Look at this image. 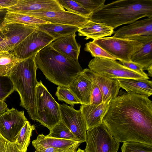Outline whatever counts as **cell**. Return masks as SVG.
<instances>
[{
  "label": "cell",
  "instance_id": "6da1fadb",
  "mask_svg": "<svg viewBox=\"0 0 152 152\" xmlns=\"http://www.w3.org/2000/svg\"><path fill=\"white\" fill-rule=\"evenodd\" d=\"M102 123L119 142L152 145V102L147 96L126 92L111 100Z\"/></svg>",
  "mask_w": 152,
  "mask_h": 152
},
{
  "label": "cell",
  "instance_id": "7a4b0ae2",
  "mask_svg": "<svg viewBox=\"0 0 152 152\" xmlns=\"http://www.w3.org/2000/svg\"><path fill=\"white\" fill-rule=\"evenodd\" d=\"M152 17V0H119L104 4L89 20L113 28Z\"/></svg>",
  "mask_w": 152,
  "mask_h": 152
},
{
  "label": "cell",
  "instance_id": "3957f363",
  "mask_svg": "<svg viewBox=\"0 0 152 152\" xmlns=\"http://www.w3.org/2000/svg\"><path fill=\"white\" fill-rule=\"evenodd\" d=\"M35 61L46 78L58 86L68 87L83 69L78 60L59 53L50 44L36 54Z\"/></svg>",
  "mask_w": 152,
  "mask_h": 152
},
{
  "label": "cell",
  "instance_id": "277c9868",
  "mask_svg": "<svg viewBox=\"0 0 152 152\" xmlns=\"http://www.w3.org/2000/svg\"><path fill=\"white\" fill-rule=\"evenodd\" d=\"M36 55L19 59L12 69L9 77L15 91L20 96V105L26 110L30 118L34 121L36 118V93L38 82L36 77Z\"/></svg>",
  "mask_w": 152,
  "mask_h": 152
},
{
  "label": "cell",
  "instance_id": "5b68a950",
  "mask_svg": "<svg viewBox=\"0 0 152 152\" xmlns=\"http://www.w3.org/2000/svg\"><path fill=\"white\" fill-rule=\"evenodd\" d=\"M36 121L50 130L61 120L59 104L40 80L36 93Z\"/></svg>",
  "mask_w": 152,
  "mask_h": 152
},
{
  "label": "cell",
  "instance_id": "8992f818",
  "mask_svg": "<svg viewBox=\"0 0 152 152\" xmlns=\"http://www.w3.org/2000/svg\"><path fill=\"white\" fill-rule=\"evenodd\" d=\"M88 66L92 72L110 79L130 78L148 79L114 60L101 57H95L90 61Z\"/></svg>",
  "mask_w": 152,
  "mask_h": 152
},
{
  "label": "cell",
  "instance_id": "52a82bcc",
  "mask_svg": "<svg viewBox=\"0 0 152 152\" xmlns=\"http://www.w3.org/2000/svg\"><path fill=\"white\" fill-rule=\"evenodd\" d=\"M117 60L131 61L132 55L139 50L142 43L135 40L105 37L93 41Z\"/></svg>",
  "mask_w": 152,
  "mask_h": 152
},
{
  "label": "cell",
  "instance_id": "ba28073f",
  "mask_svg": "<svg viewBox=\"0 0 152 152\" xmlns=\"http://www.w3.org/2000/svg\"><path fill=\"white\" fill-rule=\"evenodd\" d=\"M85 152H117L120 142L102 123L87 131Z\"/></svg>",
  "mask_w": 152,
  "mask_h": 152
},
{
  "label": "cell",
  "instance_id": "9c48e42d",
  "mask_svg": "<svg viewBox=\"0 0 152 152\" xmlns=\"http://www.w3.org/2000/svg\"><path fill=\"white\" fill-rule=\"evenodd\" d=\"M55 39L46 33L37 29L26 37L11 53L18 59H26L36 54Z\"/></svg>",
  "mask_w": 152,
  "mask_h": 152
},
{
  "label": "cell",
  "instance_id": "30bf717a",
  "mask_svg": "<svg viewBox=\"0 0 152 152\" xmlns=\"http://www.w3.org/2000/svg\"><path fill=\"white\" fill-rule=\"evenodd\" d=\"M37 26L17 23L5 24L1 28L5 37L0 42V52H11L26 37L37 29Z\"/></svg>",
  "mask_w": 152,
  "mask_h": 152
},
{
  "label": "cell",
  "instance_id": "8fae6325",
  "mask_svg": "<svg viewBox=\"0 0 152 152\" xmlns=\"http://www.w3.org/2000/svg\"><path fill=\"white\" fill-rule=\"evenodd\" d=\"M23 111L12 108L0 116V135L4 138L15 143L20 130L27 121Z\"/></svg>",
  "mask_w": 152,
  "mask_h": 152
},
{
  "label": "cell",
  "instance_id": "7c38bea8",
  "mask_svg": "<svg viewBox=\"0 0 152 152\" xmlns=\"http://www.w3.org/2000/svg\"><path fill=\"white\" fill-rule=\"evenodd\" d=\"M62 122L79 140L80 143L86 142L87 126L80 110L63 103L59 104Z\"/></svg>",
  "mask_w": 152,
  "mask_h": 152
},
{
  "label": "cell",
  "instance_id": "4fadbf2b",
  "mask_svg": "<svg viewBox=\"0 0 152 152\" xmlns=\"http://www.w3.org/2000/svg\"><path fill=\"white\" fill-rule=\"evenodd\" d=\"M19 13L38 18L50 23L71 25L79 28L89 20V18L66 10L39 11Z\"/></svg>",
  "mask_w": 152,
  "mask_h": 152
},
{
  "label": "cell",
  "instance_id": "5bb4252c",
  "mask_svg": "<svg viewBox=\"0 0 152 152\" xmlns=\"http://www.w3.org/2000/svg\"><path fill=\"white\" fill-rule=\"evenodd\" d=\"M152 35V17L137 20L114 32L113 37L133 40L142 36Z\"/></svg>",
  "mask_w": 152,
  "mask_h": 152
},
{
  "label": "cell",
  "instance_id": "9a60e30c",
  "mask_svg": "<svg viewBox=\"0 0 152 152\" xmlns=\"http://www.w3.org/2000/svg\"><path fill=\"white\" fill-rule=\"evenodd\" d=\"M8 12H14L39 11H65L57 0H18L15 5L7 9Z\"/></svg>",
  "mask_w": 152,
  "mask_h": 152
},
{
  "label": "cell",
  "instance_id": "2e32d148",
  "mask_svg": "<svg viewBox=\"0 0 152 152\" xmlns=\"http://www.w3.org/2000/svg\"><path fill=\"white\" fill-rule=\"evenodd\" d=\"M133 40L142 43L140 49L132 56L131 61L139 64L143 70L148 71L147 75L152 77V35H147L137 37Z\"/></svg>",
  "mask_w": 152,
  "mask_h": 152
},
{
  "label": "cell",
  "instance_id": "e0dca14e",
  "mask_svg": "<svg viewBox=\"0 0 152 152\" xmlns=\"http://www.w3.org/2000/svg\"><path fill=\"white\" fill-rule=\"evenodd\" d=\"M92 86V81L85 69L75 78L68 88L83 105L90 104Z\"/></svg>",
  "mask_w": 152,
  "mask_h": 152
},
{
  "label": "cell",
  "instance_id": "ac0fdd59",
  "mask_svg": "<svg viewBox=\"0 0 152 152\" xmlns=\"http://www.w3.org/2000/svg\"><path fill=\"white\" fill-rule=\"evenodd\" d=\"M89 77L99 88L102 96L103 102H109L118 95L121 87L117 79H110L99 75L86 69Z\"/></svg>",
  "mask_w": 152,
  "mask_h": 152
},
{
  "label": "cell",
  "instance_id": "d6986e66",
  "mask_svg": "<svg viewBox=\"0 0 152 152\" xmlns=\"http://www.w3.org/2000/svg\"><path fill=\"white\" fill-rule=\"evenodd\" d=\"M109 102H103L97 106L90 104L80 106V110L86 121L87 130L102 124L103 118L108 109Z\"/></svg>",
  "mask_w": 152,
  "mask_h": 152
},
{
  "label": "cell",
  "instance_id": "ffe728a7",
  "mask_svg": "<svg viewBox=\"0 0 152 152\" xmlns=\"http://www.w3.org/2000/svg\"><path fill=\"white\" fill-rule=\"evenodd\" d=\"M75 33L64 37L52 42L50 45L55 50L75 60H78L81 46L76 39Z\"/></svg>",
  "mask_w": 152,
  "mask_h": 152
},
{
  "label": "cell",
  "instance_id": "44dd1931",
  "mask_svg": "<svg viewBox=\"0 0 152 152\" xmlns=\"http://www.w3.org/2000/svg\"><path fill=\"white\" fill-rule=\"evenodd\" d=\"M77 31L79 36L86 37L85 39L93 40L111 36L114 32L113 28L89 20Z\"/></svg>",
  "mask_w": 152,
  "mask_h": 152
},
{
  "label": "cell",
  "instance_id": "7402d4cb",
  "mask_svg": "<svg viewBox=\"0 0 152 152\" xmlns=\"http://www.w3.org/2000/svg\"><path fill=\"white\" fill-rule=\"evenodd\" d=\"M121 88L127 92L143 95L148 97L152 94V82L148 79L130 78L117 79Z\"/></svg>",
  "mask_w": 152,
  "mask_h": 152
},
{
  "label": "cell",
  "instance_id": "603a6c76",
  "mask_svg": "<svg viewBox=\"0 0 152 152\" xmlns=\"http://www.w3.org/2000/svg\"><path fill=\"white\" fill-rule=\"evenodd\" d=\"M81 143L72 140L47 137L43 134H39L32 141V145H40L66 150L77 151Z\"/></svg>",
  "mask_w": 152,
  "mask_h": 152
},
{
  "label": "cell",
  "instance_id": "cb8c5ba5",
  "mask_svg": "<svg viewBox=\"0 0 152 152\" xmlns=\"http://www.w3.org/2000/svg\"><path fill=\"white\" fill-rule=\"evenodd\" d=\"M37 28L46 33L55 40L75 33L79 28L71 25L50 23L37 25Z\"/></svg>",
  "mask_w": 152,
  "mask_h": 152
},
{
  "label": "cell",
  "instance_id": "d4e9b609",
  "mask_svg": "<svg viewBox=\"0 0 152 152\" xmlns=\"http://www.w3.org/2000/svg\"><path fill=\"white\" fill-rule=\"evenodd\" d=\"M5 24L17 23L27 25L37 26L50 23L39 18L26 14L8 12L5 17Z\"/></svg>",
  "mask_w": 152,
  "mask_h": 152
},
{
  "label": "cell",
  "instance_id": "484cf974",
  "mask_svg": "<svg viewBox=\"0 0 152 152\" xmlns=\"http://www.w3.org/2000/svg\"><path fill=\"white\" fill-rule=\"evenodd\" d=\"M35 129L34 125H31L27 120L25 122L15 142L20 152H27L30 142L32 132Z\"/></svg>",
  "mask_w": 152,
  "mask_h": 152
},
{
  "label": "cell",
  "instance_id": "4316f807",
  "mask_svg": "<svg viewBox=\"0 0 152 152\" xmlns=\"http://www.w3.org/2000/svg\"><path fill=\"white\" fill-rule=\"evenodd\" d=\"M18 61L11 53L0 52V75L9 77L12 69Z\"/></svg>",
  "mask_w": 152,
  "mask_h": 152
},
{
  "label": "cell",
  "instance_id": "83f0119b",
  "mask_svg": "<svg viewBox=\"0 0 152 152\" xmlns=\"http://www.w3.org/2000/svg\"><path fill=\"white\" fill-rule=\"evenodd\" d=\"M50 131L49 134L46 135L47 137L72 140L80 143L79 140L61 120Z\"/></svg>",
  "mask_w": 152,
  "mask_h": 152
},
{
  "label": "cell",
  "instance_id": "f1b7e54d",
  "mask_svg": "<svg viewBox=\"0 0 152 152\" xmlns=\"http://www.w3.org/2000/svg\"><path fill=\"white\" fill-rule=\"evenodd\" d=\"M60 5L67 11L89 18L93 13L85 9L80 3L75 0H57Z\"/></svg>",
  "mask_w": 152,
  "mask_h": 152
},
{
  "label": "cell",
  "instance_id": "f546056e",
  "mask_svg": "<svg viewBox=\"0 0 152 152\" xmlns=\"http://www.w3.org/2000/svg\"><path fill=\"white\" fill-rule=\"evenodd\" d=\"M56 95L59 101H63L71 106L81 104L80 102L68 87L58 86Z\"/></svg>",
  "mask_w": 152,
  "mask_h": 152
},
{
  "label": "cell",
  "instance_id": "4dcf8cb0",
  "mask_svg": "<svg viewBox=\"0 0 152 152\" xmlns=\"http://www.w3.org/2000/svg\"><path fill=\"white\" fill-rule=\"evenodd\" d=\"M121 152H152V145L141 142L127 141L121 147Z\"/></svg>",
  "mask_w": 152,
  "mask_h": 152
},
{
  "label": "cell",
  "instance_id": "1f68e13d",
  "mask_svg": "<svg viewBox=\"0 0 152 152\" xmlns=\"http://www.w3.org/2000/svg\"><path fill=\"white\" fill-rule=\"evenodd\" d=\"M84 50L89 52L92 56L94 58L98 57L114 60H117L114 56L109 54L93 41H90L85 44Z\"/></svg>",
  "mask_w": 152,
  "mask_h": 152
},
{
  "label": "cell",
  "instance_id": "d6a6232c",
  "mask_svg": "<svg viewBox=\"0 0 152 152\" xmlns=\"http://www.w3.org/2000/svg\"><path fill=\"white\" fill-rule=\"evenodd\" d=\"M14 91L13 83L9 77L0 75V101H4Z\"/></svg>",
  "mask_w": 152,
  "mask_h": 152
},
{
  "label": "cell",
  "instance_id": "836d02e7",
  "mask_svg": "<svg viewBox=\"0 0 152 152\" xmlns=\"http://www.w3.org/2000/svg\"><path fill=\"white\" fill-rule=\"evenodd\" d=\"M80 3L85 9L94 12L102 7L104 4L105 0H75Z\"/></svg>",
  "mask_w": 152,
  "mask_h": 152
},
{
  "label": "cell",
  "instance_id": "e575fe53",
  "mask_svg": "<svg viewBox=\"0 0 152 152\" xmlns=\"http://www.w3.org/2000/svg\"><path fill=\"white\" fill-rule=\"evenodd\" d=\"M91 80L92 86L90 104L97 106L103 103L102 96L98 86L94 81Z\"/></svg>",
  "mask_w": 152,
  "mask_h": 152
},
{
  "label": "cell",
  "instance_id": "d590c367",
  "mask_svg": "<svg viewBox=\"0 0 152 152\" xmlns=\"http://www.w3.org/2000/svg\"><path fill=\"white\" fill-rule=\"evenodd\" d=\"M0 152H20L15 143L11 142L0 135Z\"/></svg>",
  "mask_w": 152,
  "mask_h": 152
},
{
  "label": "cell",
  "instance_id": "8d00e7d4",
  "mask_svg": "<svg viewBox=\"0 0 152 152\" xmlns=\"http://www.w3.org/2000/svg\"><path fill=\"white\" fill-rule=\"evenodd\" d=\"M119 61V63L127 68L146 77L149 78L147 74L144 71L143 67L139 64L131 61L128 62L121 60Z\"/></svg>",
  "mask_w": 152,
  "mask_h": 152
},
{
  "label": "cell",
  "instance_id": "74e56055",
  "mask_svg": "<svg viewBox=\"0 0 152 152\" xmlns=\"http://www.w3.org/2000/svg\"><path fill=\"white\" fill-rule=\"evenodd\" d=\"M35 152H76L77 151L66 150L45 146L40 145L34 144Z\"/></svg>",
  "mask_w": 152,
  "mask_h": 152
},
{
  "label": "cell",
  "instance_id": "f35d334b",
  "mask_svg": "<svg viewBox=\"0 0 152 152\" xmlns=\"http://www.w3.org/2000/svg\"><path fill=\"white\" fill-rule=\"evenodd\" d=\"M18 0H0V9L7 8L15 5Z\"/></svg>",
  "mask_w": 152,
  "mask_h": 152
},
{
  "label": "cell",
  "instance_id": "ab89813d",
  "mask_svg": "<svg viewBox=\"0 0 152 152\" xmlns=\"http://www.w3.org/2000/svg\"><path fill=\"white\" fill-rule=\"evenodd\" d=\"M8 12L7 8L0 9V28L2 27L5 24V18Z\"/></svg>",
  "mask_w": 152,
  "mask_h": 152
},
{
  "label": "cell",
  "instance_id": "60d3db41",
  "mask_svg": "<svg viewBox=\"0 0 152 152\" xmlns=\"http://www.w3.org/2000/svg\"><path fill=\"white\" fill-rule=\"evenodd\" d=\"M9 110L4 101H0V116L4 114Z\"/></svg>",
  "mask_w": 152,
  "mask_h": 152
},
{
  "label": "cell",
  "instance_id": "b9f144b4",
  "mask_svg": "<svg viewBox=\"0 0 152 152\" xmlns=\"http://www.w3.org/2000/svg\"><path fill=\"white\" fill-rule=\"evenodd\" d=\"M2 27L0 28V42L5 39V37L1 30Z\"/></svg>",
  "mask_w": 152,
  "mask_h": 152
},
{
  "label": "cell",
  "instance_id": "7bdbcfd3",
  "mask_svg": "<svg viewBox=\"0 0 152 152\" xmlns=\"http://www.w3.org/2000/svg\"><path fill=\"white\" fill-rule=\"evenodd\" d=\"M76 152H85L83 150H82L80 148H79Z\"/></svg>",
  "mask_w": 152,
  "mask_h": 152
}]
</instances>
